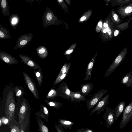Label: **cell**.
I'll return each mask as SVG.
<instances>
[{
  "label": "cell",
  "mask_w": 132,
  "mask_h": 132,
  "mask_svg": "<svg viewBox=\"0 0 132 132\" xmlns=\"http://www.w3.org/2000/svg\"><path fill=\"white\" fill-rule=\"evenodd\" d=\"M14 88L11 86L5 87L4 89L2 103L4 105L6 116L11 121L15 114L16 101Z\"/></svg>",
  "instance_id": "obj_1"
},
{
  "label": "cell",
  "mask_w": 132,
  "mask_h": 132,
  "mask_svg": "<svg viewBox=\"0 0 132 132\" xmlns=\"http://www.w3.org/2000/svg\"><path fill=\"white\" fill-rule=\"evenodd\" d=\"M128 47L124 48L119 54L106 71L105 77L110 75L124 59L127 52Z\"/></svg>",
  "instance_id": "obj_2"
},
{
  "label": "cell",
  "mask_w": 132,
  "mask_h": 132,
  "mask_svg": "<svg viewBox=\"0 0 132 132\" xmlns=\"http://www.w3.org/2000/svg\"><path fill=\"white\" fill-rule=\"evenodd\" d=\"M16 101L20 104L19 112V122L21 123L23 121L28 112H29V106L27 99L23 95L16 97Z\"/></svg>",
  "instance_id": "obj_3"
},
{
  "label": "cell",
  "mask_w": 132,
  "mask_h": 132,
  "mask_svg": "<svg viewBox=\"0 0 132 132\" xmlns=\"http://www.w3.org/2000/svg\"><path fill=\"white\" fill-rule=\"evenodd\" d=\"M108 92V91L106 89L100 90L93 95L88 100H86L87 109L89 110L95 107L102 98L103 96Z\"/></svg>",
  "instance_id": "obj_4"
},
{
  "label": "cell",
  "mask_w": 132,
  "mask_h": 132,
  "mask_svg": "<svg viewBox=\"0 0 132 132\" xmlns=\"http://www.w3.org/2000/svg\"><path fill=\"white\" fill-rule=\"evenodd\" d=\"M132 119V100L124 110L122 117L120 123V128H123Z\"/></svg>",
  "instance_id": "obj_5"
},
{
  "label": "cell",
  "mask_w": 132,
  "mask_h": 132,
  "mask_svg": "<svg viewBox=\"0 0 132 132\" xmlns=\"http://www.w3.org/2000/svg\"><path fill=\"white\" fill-rule=\"evenodd\" d=\"M55 19L53 12L50 8L47 7L44 12L42 16L43 26L47 29L48 26L55 23Z\"/></svg>",
  "instance_id": "obj_6"
},
{
  "label": "cell",
  "mask_w": 132,
  "mask_h": 132,
  "mask_svg": "<svg viewBox=\"0 0 132 132\" xmlns=\"http://www.w3.org/2000/svg\"><path fill=\"white\" fill-rule=\"evenodd\" d=\"M24 80L29 89L33 94L35 98L37 100L39 99V93L35 83L29 76L24 71L22 72Z\"/></svg>",
  "instance_id": "obj_7"
},
{
  "label": "cell",
  "mask_w": 132,
  "mask_h": 132,
  "mask_svg": "<svg viewBox=\"0 0 132 132\" xmlns=\"http://www.w3.org/2000/svg\"><path fill=\"white\" fill-rule=\"evenodd\" d=\"M33 36L29 32L21 35L18 38L16 42L15 46L14 49L16 50L17 48H23L27 45L32 40Z\"/></svg>",
  "instance_id": "obj_8"
},
{
  "label": "cell",
  "mask_w": 132,
  "mask_h": 132,
  "mask_svg": "<svg viewBox=\"0 0 132 132\" xmlns=\"http://www.w3.org/2000/svg\"><path fill=\"white\" fill-rule=\"evenodd\" d=\"M109 94H107L103 98L91 111L89 116L97 111V114H100L102 111H103L109 103Z\"/></svg>",
  "instance_id": "obj_9"
},
{
  "label": "cell",
  "mask_w": 132,
  "mask_h": 132,
  "mask_svg": "<svg viewBox=\"0 0 132 132\" xmlns=\"http://www.w3.org/2000/svg\"><path fill=\"white\" fill-rule=\"evenodd\" d=\"M106 111L105 112L104 117L105 120L106 126L108 128L110 127L114 123V110L106 107Z\"/></svg>",
  "instance_id": "obj_10"
},
{
  "label": "cell",
  "mask_w": 132,
  "mask_h": 132,
  "mask_svg": "<svg viewBox=\"0 0 132 132\" xmlns=\"http://www.w3.org/2000/svg\"><path fill=\"white\" fill-rule=\"evenodd\" d=\"M58 88L61 97L64 99L70 100L71 91L69 88L65 81L64 80L62 82Z\"/></svg>",
  "instance_id": "obj_11"
},
{
  "label": "cell",
  "mask_w": 132,
  "mask_h": 132,
  "mask_svg": "<svg viewBox=\"0 0 132 132\" xmlns=\"http://www.w3.org/2000/svg\"><path fill=\"white\" fill-rule=\"evenodd\" d=\"M0 59L5 63L10 65H15L19 63L18 60L15 57L7 52L1 50H0Z\"/></svg>",
  "instance_id": "obj_12"
},
{
  "label": "cell",
  "mask_w": 132,
  "mask_h": 132,
  "mask_svg": "<svg viewBox=\"0 0 132 132\" xmlns=\"http://www.w3.org/2000/svg\"><path fill=\"white\" fill-rule=\"evenodd\" d=\"M19 56L24 63L29 67L36 70L40 68V66L28 56L20 54Z\"/></svg>",
  "instance_id": "obj_13"
},
{
  "label": "cell",
  "mask_w": 132,
  "mask_h": 132,
  "mask_svg": "<svg viewBox=\"0 0 132 132\" xmlns=\"http://www.w3.org/2000/svg\"><path fill=\"white\" fill-rule=\"evenodd\" d=\"M117 12L120 15L125 17L132 14V3L126 6L118 7Z\"/></svg>",
  "instance_id": "obj_14"
},
{
  "label": "cell",
  "mask_w": 132,
  "mask_h": 132,
  "mask_svg": "<svg viewBox=\"0 0 132 132\" xmlns=\"http://www.w3.org/2000/svg\"><path fill=\"white\" fill-rule=\"evenodd\" d=\"M70 100L72 102H75L76 103L82 101H86L87 98L82 95L80 91L73 92L71 91Z\"/></svg>",
  "instance_id": "obj_15"
},
{
  "label": "cell",
  "mask_w": 132,
  "mask_h": 132,
  "mask_svg": "<svg viewBox=\"0 0 132 132\" xmlns=\"http://www.w3.org/2000/svg\"><path fill=\"white\" fill-rule=\"evenodd\" d=\"M93 87V85L92 83L82 84L81 85L80 93L84 96H87L92 91Z\"/></svg>",
  "instance_id": "obj_16"
},
{
  "label": "cell",
  "mask_w": 132,
  "mask_h": 132,
  "mask_svg": "<svg viewBox=\"0 0 132 132\" xmlns=\"http://www.w3.org/2000/svg\"><path fill=\"white\" fill-rule=\"evenodd\" d=\"M9 19L11 27L15 30H16L20 21V17L18 14L16 13L12 14Z\"/></svg>",
  "instance_id": "obj_17"
},
{
  "label": "cell",
  "mask_w": 132,
  "mask_h": 132,
  "mask_svg": "<svg viewBox=\"0 0 132 132\" xmlns=\"http://www.w3.org/2000/svg\"><path fill=\"white\" fill-rule=\"evenodd\" d=\"M122 84L125 85L127 88L132 87V71H130L126 73L121 80Z\"/></svg>",
  "instance_id": "obj_18"
},
{
  "label": "cell",
  "mask_w": 132,
  "mask_h": 132,
  "mask_svg": "<svg viewBox=\"0 0 132 132\" xmlns=\"http://www.w3.org/2000/svg\"><path fill=\"white\" fill-rule=\"evenodd\" d=\"M126 102L122 101L116 106L114 110V120H118L122 113L123 112L125 107Z\"/></svg>",
  "instance_id": "obj_19"
},
{
  "label": "cell",
  "mask_w": 132,
  "mask_h": 132,
  "mask_svg": "<svg viewBox=\"0 0 132 132\" xmlns=\"http://www.w3.org/2000/svg\"><path fill=\"white\" fill-rule=\"evenodd\" d=\"M0 6L2 13L5 18L8 17L10 14L9 7L7 0H0Z\"/></svg>",
  "instance_id": "obj_20"
},
{
  "label": "cell",
  "mask_w": 132,
  "mask_h": 132,
  "mask_svg": "<svg viewBox=\"0 0 132 132\" xmlns=\"http://www.w3.org/2000/svg\"><path fill=\"white\" fill-rule=\"evenodd\" d=\"M95 58L92 59L90 62L87 66L85 74V76L83 79L84 80H90L91 76V73L95 60Z\"/></svg>",
  "instance_id": "obj_21"
},
{
  "label": "cell",
  "mask_w": 132,
  "mask_h": 132,
  "mask_svg": "<svg viewBox=\"0 0 132 132\" xmlns=\"http://www.w3.org/2000/svg\"><path fill=\"white\" fill-rule=\"evenodd\" d=\"M36 51L39 56L42 59H44L48 56V50L46 47L43 46L38 47L36 48Z\"/></svg>",
  "instance_id": "obj_22"
},
{
  "label": "cell",
  "mask_w": 132,
  "mask_h": 132,
  "mask_svg": "<svg viewBox=\"0 0 132 132\" xmlns=\"http://www.w3.org/2000/svg\"><path fill=\"white\" fill-rule=\"evenodd\" d=\"M10 31L7 29L0 24V38L2 39H8L10 38L11 36L10 34Z\"/></svg>",
  "instance_id": "obj_23"
},
{
  "label": "cell",
  "mask_w": 132,
  "mask_h": 132,
  "mask_svg": "<svg viewBox=\"0 0 132 132\" xmlns=\"http://www.w3.org/2000/svg\"><path fill=\"white\" fill-rule=\"evenodd\" d=\"M59 122L61 126L66 129H71L74 124V122L72 121L62 119H59Z\"/></svg>",
  "instance_id": "obj_24"
},
{
  "label": "cell",
  "mask_w": 132,
  "mask_h": 132,
  "mask_svg": "<svg viewBox=\"0 0 132 132\" xmlns=\"http://www.w3.org/2000/svg\"><path fill=\"white\" fill-rule=\"evenodd\" d=\"M34 72L36 77L38 86H40L42 84L43 79V74L42 69L40 68L37 71L34 70Z\"/></svg>",
  "instance_id": "obj_25"
},
{
  "label": "cell",
  "mask_w": 132,
  "mask_h": 132,
  "mask_svg": "<svg viewBox=\"0 0 132 132\" xmlns=\"http://www.w3.org/2000/svg\"><path fill=\"white\" fill-rule=\"evenodd\" d=\"M60 92L59 88L56 89H51L46 95V98L48 99H53L59 95Z\"/></svg>",
  "instance_id": "obj_26"
},
{
  "label": "cell",
  "mask_w": 132,
  "mask_h": 132,
  "mask_svg": "<svg viewBox=\"0 0 132 132\" xmlns=\"http://www.w3.org/2000/svg\"><path fill=\"white\" fill-rule=\"evenodd\" d=\"M70 68L67 71L61 75L60 76H58L56 79L53 84V86H55L58 83L61 82L68 75L69 70Z\"/></svg>",
  "instance_id": "obj_27"
},
{
  "label": "cell",
  "mask_w": 132,
  "mask_h": 132,
  "mask_svg": "<svg viewBox=\"0 0 132 132\" xmlns=\"http://www.w3.org/2000/svg\"><path fill=\"white\" fill-rule=\"evenodd\" d=\"M14 92L16 97H20L23 95L25 91L23 88L18 86L14 88Z\"/></svg>",
  "instance_id": "obj_28"
},
{
  "label": "cell",
  "mask_w": 132,
  "mask_h": 132,
  "mask_svg": "<svg viewBox=\"0 0 132 132\" xmlns=\"http://www.w3.org/2000/svg\"><path fill=\"white\" fill-rule=\"evenodd\" d=\"M47 104L56 109H58L62 106V104L59 102L46 100L45 101Z\"/></svg>",
  "instance_id": "obj_29"
},
{
  "label": "cell",
  "mask_w": 132,
  "mask_h": 132,
  "mask_svg": "<svg viewBox=\"0 0 132 132\" xmlns=\"http://www.w3.org/2000/svg\"><path fill=\"white\" fill-rule=\"evenodd\" d=\"M38 122L41 132H49L47 128L40 119H38Z\"/></svg>",
  "instance_id": "obj_30"
},
{
  "label": "cell",
  "mask_w": 132,
  "mask_h": 132,
  "mask_svg": "<svg viewBox=\"0 0 132 132\" xmlns=\"http://www.w3.org/2000/svg\"><path fill=\"white\" fill-rule=\"evenodd\" d=\"M112 18L114 23L116 24L119 23L121 20L115 11H112Z\"/></svg>",
  "instance_id": "obj_31"
},
{
  "label": "cell",
  "mask_w": 132,
  "mask_h": 132,
  "mask_svg": "<svg viewBox=\"0 0 132 132\" xmlns=\"http://www.w3.org/2000/svg\"><path fill=\"white\" fill-rule=\"evenodd\" d=\"M55 127L57 132H66L60 125H55Z\"/></svg>",
  "instance_id": "obj_32"
},
{
  "label": "cell",
  "mask_w": 132,
  "mask_h": 132,
  "mask_svg": "<svg viewBox=\"0 0 132 132\" xmlns=\"http://www.w3.org/2000/svg\"><path fill=\"white\" fill-rule=\"evenodd\" d=\"M11 132H20L19 128L17 126H14L11 128Z\"/></svg>",
  "instance_id": "obj_33"
},
{
  "label": "cell",
  "mask_w": 132,
  "mask_h": 132,
  "mask_svg": "<svg viewBox=\"0 0 132 132\" xmlns=\"http://www.w3.org/2000/svg\"><path fill=\"white\" fill-rule=\"evenodd\" d=\"M1 120L4 124H6L9 122V119L5 117H2Z\"/></svg>",
  "instance_id": "obj_34"
},
{
  "label": "cell",
  "mask_w": 132,
  "mask_h": 132,
  "mask_svg": "<svg viewBox=\"0 0 132 132\" xmlns=\"http://www.w3.org/2000/svg\"><path fill=\"white\" fill-rule=\"evenodd\" d=\"M118 3H120L121 4H123L124 3H127L129 2L130 1V0H117L116 1Z\"/></svg>",
  "instance_id": "obj_35"
},
{
  "label": "cell",
  "mask_w": 132,
  "mask_h": 132,
  "mask_svg": "<svg viewBox=\"0 0 132 132\" xmlns=\"http://www.w3.org/2000/svg\"><path fill=\"white\" fill-rule=\"evenodd\" d=\"M43 110L44 113L47 115L48 114V111L47 109L45 106H43Z\"/></svg>",
  "instance_id": "obj_36"
},
{
  "label": "cell",
  "mask_w": 132,
  "mask_h": 132,
  "mask_svg": "<svg viewBox=\"0 0 132 132\" xmlns=\"http://www.w3.org/2000/svg\"><path fill=\"white\" fill-rule=\"evenodd\" d=\"M75 132H86V128H82L76 131Z\"/></svg>",
  "instance_id": "obj_37"
},
{
  "label": "cell",
  "mask_w": 132,
  "mask_h": 132,
  "mask_svg": "<svg viewBox=\"0 0 132 132\" xmlns=\"http://www.w3.org/2000/svg\"><path fill=\"white\" fill-rule=\"evenodd\" d=\"M119 33V31L118 30H116L114 31V37H116L117 36Z\"/></svg>",
  "instance_id": "obj_38"
},
{
  "label": "cell",
  "mask_w": 132,
  "mask_h": 132,
  "mask_svg": "<svg viewBox=\"0 0 132 132\" xmlns=\"http://www.w3.org/2000/svg\"><path fill=\"white\" fill-rule=\"evenodd\" d=\"M107 28L108 29V34L109 35H111L112 32L111 29L109 27H108Z\"/></svg>",
  "instance_id": "obj_39"
},
{
  "label": "cell",
  "mask_w": 132,
  "mask_h": 132,
  "mask_svg": "<svg viewBox=\"0 0 132 132\" xmlns=\"http://www.w3.org/2000/svg\"><path fill=\"white\" fill-rule=\"evenodd\" d=\"M73 50H69L66 51L65 52L66 54L69 55L71 53L73 52Z\"/></svg>",
  "instance_id": "obj_40"
},
{
  "label": "cell",
  "mask_w": 132,
  "mask_h": 132,
  "mask_svg": "<svg viewBox=\"0 0 132 132\" xmlns=\"http://www.w3.org/2000/svg\"><path fill=\"white\" fill-rule=\"evenodd\" d=\"M86 19V17L85 16L82 17L80 19V20L81 21H82L85 20Z\"/></svg>",
  "instance_id": "obj_41"
},
{
  "label": "cell",
  "mask_w": 132,
  "mask_h": 132,
  "mask_svg": "<svg viewBox=\"0 0 132 132\" xmlns=\"http://www.w3.org/2000/svg\"><path fill=\"white\" fill-rule=\"evenodd\" d=\"M98 26L100 28H102V23L101 21L99 22L98 23Z\"/></svg>",
  "instance_id": "obj_42"
},
{
  "label": "cell",
  "mask_w": 132,
  "mask_h": 132,
  "mask_svg": "<svg viewBox=\"0 0 132 132\" xmlns=\"http://www.w3.org/2000/svg\"><path fill=\"white\" fill-rule=\"evenodd\" d=\"M86 132H93L92 130L88 128H86Z\"/></svg>",
  "instance_id": "obj_43"
},
{
  "label": "cell",
  "mask_w": 132,
  "mask_h": 132,
  "mask_svg": "<svg viewBox=\"0 0 132 132\" xmlns=\"http://www.w3.org/2000/svg\"><path fill=\"white\" fill-rule=\"evenodd\" d=\"M103 26L105 28H107L108 27V24L106 23H104Z\"/></svg>",
  "instance_id": "obj_44"
},
{
  "label": "cell",
  "mask_w": 132,
  "mask_h": 132,
  "mask_svg": "<svg viewBox=\"0 0 132 132\" xmlns=\"http://www.w3.org/2000/svg\"><path fill=\"white\" fill-rule=\"evenodd\" d=\"M23 127V126H21L20 132H25L24 129Z\"/></svg>",
  "instance_id": "obj_45"
},
{
  "label": "cell",
  "mask_w": 132,
  "mask_h": 132,
  "mask_svg": "<svg viewBox=\"0 0 132 132\" xmlns=\"http://www.w3.org/2000/svg\"><path fill=\"white\" fill-rule=\"evenodd\" d=\"M108 31V29L107 28L106 29H104L103 31V32L104 33H105Z\"/></svg>",
  "instance_id": "obj_46"
},
{
  "label": "cell",
  "mask_w": 132,
  "mask_h": 132,
  "mask_svg": "<svg viewBox=\"0 0 132 132\" xmlns=\"http://www.w3.org/2000/svg\"><path fill=\"white\" fill-rule=\"evenodd\" d=\"M57 1L60 3L61 2L63 1V0H58Z\"/></svg>",
  "instance_id": "obj_47"
},
{
  "label": "cell",
  "mask_w": 132,
  "mask_h": 132,
  "mask_svg": "<svg viewBox=\"0 0 132 132\" xmlns=\"http://www.w3.org/2000/svg\"><path fill=\"white\" fill-rule=\"evenodd\" d=\"M2 121L1 119H0V126H1L2 125Z\"/></svg>",
  "instance_id": "obj_48"
},
{
  "label": "cell",
  "mask_w": 132,
  "mask_h": 132,
  "mask_svg": "<svg viewBox=\"0 0 132 132\" xmlns=\"http://www.w3.org/2000/svg\"></svg>",
  "instance_id": "obj_49"
},
{
  "label": "cell",
  "mask_w": 132,
  "mask_h": 132,
  "mask_svg": "<svg viewBox=\"0 0 132 132\" xmlns=\"http://www.w3.org/2000/svg\"></svg>",
  "instance_id": "obj_50"
}]
</instances>
